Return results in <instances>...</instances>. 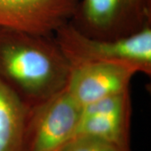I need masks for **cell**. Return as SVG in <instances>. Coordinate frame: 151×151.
<instances>
[{"instance_id": "obj_8", "label": "cell", "mask_w": 151, "mask_h": 151, "mask_svg": "<svg viewBox=\"0 0 151 151\" xmlns=\"http://www.w3.org/2000/svg\"><path fill=\"white\" fill-rule=\"evenodd\" d=\"M28 110L0 80V151H23Z\"/></svg>"}, {"instance_id": "obj_3", "label": "cell", "mask_w": 151, "mask_h": 151, "mask_svg": "<svg viewBox=\"0 0 151 151\" xmlns=\"http://www.w3.org/2000/svg\"><path fill=\"white\" fill-rule=\"evenodd\" d=\"M70 23L89 37H128L151 26V0H79Z\"/></svg>"}, {"instance_id": "obj_9", "label": "cell", "mask_w": 151, "mask_h": 151, "mask_svg": "<svg viewBox=\"0 0 151 151\" xmlns=\"http://www.w3.org/2000/svg\"><path fill=\"white\" fill-rule=\"evenodd\" d=\"M60 151H132V150L96 137L76 135Z\"/></svg>"}, {"instance_id": "obj_7", "label": "cell", "mask_w": 151, "mask_h": 151, "mask_svg": "<svg viewBox=\"0 0 151 151\" xmlns=\"http://www.w3.org/2000/svg\"><path fill=\"white\" fill-rule=\"evenodd\" d=\"M132 113L129 91L81 107L76 135L92 136L131 148Z\"/></svg>"}, {"instance_id": "obj_2", "label": "cell", "mask_w": 151, "mask_h": 151, "mask_svg": "<svg viewBox=\"0 0 151 151\" xmlns=\"http://www.w3.org/2000/svg\"><path fill=\"white\" fill-rule=\"evenodd\" d=\"M54 38L70 66L113 63L151 75V26L128 37L102 40L86 36L68 22L56 30Z\"/></svg>"}, {"instance_id": "obj_6", "label": "cell", "mask_w": 151, "mask_h": 151, "mask_svg": "<svg viewBox=\"0 0 151 151\" xmlns=\"http://www.w3.org/2000/svg\"><path fill=\"white\" fill-rule=\"evenodd\" d=\"M138 71L129 65L87 63L71 66L66 90L81 107L129 91Z\"/></svg>"}, {"instance_id": "obj_1", "label": "cell", "mask_w": 151, "mask_h": 151, "mask_svg": "<svg viewBox=\"0 0 151 151\" xmlns=\"http://www.w3.org/2000/svg\"><path fill=\"white\" fill-rule=\"evenodd\" d=\"M70 68L54 35L0 28V80L28 108L65 89Z\"/></svg>"}, {"instance_id": "obj_4", "label": "cell", "mask_w": 151, "mask_h": 151, "mask_svg": "<svg viewBox=\"0 0 151 151\" xmlns=\"http://www.w3.org/2000/svg\"><path fill=\"white\" fill-rule=\"evenodd\" d=\"M81 113L66 88L29 108L23 151H60L76 136Z\"/></svg>"}, {"instance_id": "obj_5", "label": "cell", "mask_w": 151, "mask_h": 151, "mask_svg": "<svg viewBox=\"0 0 151 151\" xmlns=\"http://www.w3.org/2000/svg\"><path fill=\"white\" fill-rule=\"evenodd\" d=\"M79 0H0V28L54 35L70 21Z\"/></svg>"}]
</instances>
